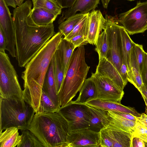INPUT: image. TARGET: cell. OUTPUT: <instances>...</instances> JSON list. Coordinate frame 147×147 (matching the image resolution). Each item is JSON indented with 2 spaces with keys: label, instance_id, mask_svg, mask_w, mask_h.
Masks as SVG:
<instances>
[{
  "label": "cell",
  "instance_id": "10",
  "mask_svg": "<svg viewBox=\"0 0 147 147\" xmlns=\"http://www.w3.org/2000/svg\"><path fill=\"white\" fill-rule=\"evenodd\" d=\"M96 87V99L121 103L124 92L111 80L96 73L90 77Z\"/></svg>",
  "mask_w": 147,
  "mask_h": 147
},
{
  "label": "cell",
  "instance_id": "31",
  "mask_svg": "<svg viewBox=\"0 0 147 147\" xmlns=\"http://www.w3.org/2000/svg\"><path fill=\"white\" fill-rule=\"evenodd\" d=\"M33 8L44 9L58 16L61 12L62 8L56 0H32Z\"/></svg>",
  "mask_w": 147,
  "mask_h": 147
},
{
  "label": "cell",
  "instance_id": "18",
  "mask_svg": "<svg viewBox=\"0 0 147 147\" xmlns=\"http://www.w3.org/2000/svg\"><path fill=\"white\" fill-rule=\"evenodd\" d=\"M88 106L91 113V116L88 128L93 131L99 132L109 123V117L107 111Z\"/></svg>",
  "mask_w": 147,
  "mask_h": 147
},
{
  "label": "cell",
  "instance_id": "3",
  "mask_svg": "<svg viewBox=\"0 0 147 147\" xmlns=\"http://www.w3.org/2000/svg\"><path fill=\"white\" fill-rule=\"evenodd\" d=\"M84 45L77 47L70 59L58 93L60 107L69 103L80 90L90 67L86 63Z\"/></svg>",
  "mask_w": 147,
  "mask_h": 147
},
{
  "label": "cell",
  "instance_id": "14",
  "mask_svg": "<svg viewBox=\"0 0 147 147\" xmlns=\"http://www.w3.org/2000/svg\"><path fill=\"white\" fill-rule=\"evenodd\" d=\"M85 104L105 111L128 113L137 117H140L141 114L138 113L134 108L125 106L121 103L102 99H92L88 101Z\"/></svg>",
  "mask_w": 147,
  "mask_h": 147
},
{
  "label": "cell",
  "instance_id": "43",
  "mask_svg": "<svg viewBox=\"0 0 147 147\" xmlns=\"http://www.w3.org/2000/svg\"><path fill=\"white\" fill-rule=\"evenodd\" d=\"M114 112L117 115L127 120L134 122H136L137 121V119L135 116L131 114L127 113Z\"/></svg>",
  "mask_w": 147,
  "mask_h": 147
},
{
  "label": "cell",
  "instance_id": "13",
  "mask_svg": "<svg viewBox=\"0 0 147 147\" xmlns=\"http://www.w3.org/2000/svg\"><path fill=\"white\" fill-rule=\"evenodd\" d=\"M89 28L87 38L89 43L95 45L99 35L105 28L106 20L99 10H94L89 15Z\"/></svg>",
  "mask_w": 147,
  "mask_h": 147
},
{
  "label": "cell",
  "instance_id": "44",
  "mask_svg": "<svg viewBox=\"0 0 147 147\" xmlns=\"http://www.w3.org/2000/svg\"><path fill=\"white\" fill-rule=\"evenodd\" d=\"M137 120L147 128V115L144 113L141 114L140 117L135 116Z\"/></svg>",
  "mask_w": 147,
  "mask_h": 147
},
{
  "label": "cell",
  "instance_id": "34",
  "mask_svg": "<svg viewBox=\"0 0 147 147\" xmlns=\"http://www.w3.org/2000/svg\"><path fill=\"white\" fill-rule=\"evenodd\" d=\"M132 137H137L147 143V128L137 120Z\"/></svg>",
  "mask_w": 147,
  "mask_h": 147
},
{
  "label": "cell",
  "instance_id": "22",
  "mask_svg": "<svg viewBox=\"0 0 147 147\" xmlns=\"http://www.w3.org/2000/svg\"><path fill=\"white\" fill-rule=\"evenodd\" d=\"M130 65V70L128 76V82L133 85L140 92L144 84L142 80L139 65L136 59L133 45L131 51Z\"/></svg>",
  "mask_w": 147,
  "mask_h": 147
},
{
  "label": "cell",
  "instance_id": "21",
  "mask_svg": "<svg viewBox=\"0 0 147 147\" xmlns=\"http://www.w3.org/2000/svg\"><path fill=\"white\" fill-rule=\"evenodd\" d=\"M105 127L111 138L113 147H131L132 138L131 134L108 126Z\"/></svg>",
  "mask_w": 147,
  "mask_h": 147
},
{
  "label": "cell",
  "instance_id": "23",
  "mask_svg": "<svg viewBox=\"0 0 147 147\" xmlns=\"http://www.w3.org/2000/svg\"><path fill=\"white\" fill-rule=\"evenodd\" d=\"M31 16L33 22L39 26H47L53 24L58 16L41 8H33Z\"/></svg>",
  "mask_w": 147,
  "mask_h": 147
},
{
  "label": "cell",
  "instance_id": "41",
  "mask_svg": "<svg viewBox=\"0 0 147 147\" xmlns=\"http://www.w3.org/2000/svg\"><path fill=\"white\" fill-rule=\"evenodd\" d=\"M59 5L62 8L71 7L76 0H56Z\"/></svg>",
  "mask_w": 147,
  "mask_h": 147
},
{
  "label": "cell",
  "instance_id": "37",
  "mask_svg": "<svg viewBox=\"0 0 147 147\" xmlns=\"http://www.w3.org/2000/svg\"><path fill=\"white\" fill-rule=\"evenodd\" d=\"M69 40L73 44L76 48L88 43L87 38L81 35L76 36Z\"/></svg>",
  "mask_w": 147,
  "mask_h": 147
},
{
  "label": "cell",
  "instance_id": "16",
  "mask_svg": "<svg viewBox=\"0 0 147 147\" xmlns=\"http://www.w3.org/2000/svg\"><path fill=\"white\" fill-rule=\"evenodd\" d=\"M100 0H76L70 7L65 10L58 20L60 24L69 17L76 14L79 11L85 14L94 10L99 4Z\"/></svg>",
  "mask_w": 147,
  "mask_h": 147
},
{
  "label": "cell",
  "instance_id": "42",
  "mask_svg": "<svg viewBox=\"0 0 147 147\" xmlns=\"http://www.w3.org/2000/svg\"><path fill=\"white\" fill-rule=\"evenodd\" d=\"M7 42L5 36L0 27V51H5L6 49Z\"/></svg>",
  "mask_w": 147,
  "mask_h": 147
},
{
  "label": "cell",
  "instance_id": "46",
  "mask_svg": "<svg viewBox=\"0 0 147 147\" xmlns=\"http://www.w3.org/2000/svg\"><path fill=\"white\" fill-rule=\"evenodd\" d=\"M141 94H143L147 98V86L145 84H143L140 92Z\"/></svg>",
  "mask_w": 147,
  "mask_h": 147
},
{
  "label": "cell",
  "instance_id": "8",
  "mask_svg": "<svg viewBox=\"0 0 147 147\" xmlns=\"http://www.w3.org/2000/svg\"><path fill=\"white\" fill-rule=\"evenodd\" d=\"M105 29L107 34L109 49L106 59L111 63L119 74L122 64L121 26L111 17L106 14Z\"/></svg>",
  "mask_w": 147,
  "mask_h": 147
},
{
  "label": "cell",
  "instance_id": "2",
  "mask_svg": "<svg viewBox=\"0 0 147 147\" xmlns=\"http://www.w3.org/2000/svg\"><path fill=\"white\" fill-rule=\"evenodd\" d=\"M44 147H66L69 131L68 122L59 111L35 113L28 129Z\"/></svg>",
  "mask_w": 147,
  "mask_h": 147
},
{
  "label": "cell",
  "instance_id": "36",
  "mask_svg": "<svg viewBox=\"0 0 147 147\" xmlns=\"http://www.w3.org/2000/svg\"><path fill=\"white\" fill-rule=\"evenodd\" d=\"M100 147H113V143L108 132L105 127L100 131Z\"/></svg>",
  "mask_w": 147,
  "mask_h": 147
},
{
  "label": "cell",
  "instance_id": "1",
  "mask_svg": "<svg viewBox=\"0 0 147 147\" xmlns=\"http://www.w3.org/2000/svg\"><path fill=\"white\" fill-rule=\"evenodd\" d=\"M32 5L27 0L13 11L16 57L20 67H24L55 34L53 24L39 26L33 22Z\"/></svg>",
  "mask_w": 147,
  "mask_h": 147
},
{
  "label": "cell",
  "instance_id": "50",
  "mask_svg": "<svg viewBox=\"0 0 147 147\" xmlns=\"http://www.w3.org/2000/svg\"><path fill=\"white\" fill-rule=\"evenodd\" d=\"M128 0V1H134L135 0Z\"/></svg>",
  "mask_w": 147,
  "mask_h": 147
},
{
  "label": "cell",
  "instance_id": "17",
  "mask_svg": "<svg viewBox=\"0 0 147 147\" xmlns=\"http://www.w3.org/2000/svg\"><path fill=\"white\" fill-rule=\"evenodd\" d=\"M42 90L47 94L55 105L59 109L60 106L54 74V56L47 72Z\"/></svg>",
  "mask_w": 147,
  "mask_h": 147
},
{
  "label": "cell",
  "instance_id": "6",
  "mask_svg": "<svg viewBox=\"0 0 147 147\" xmlns=\"http://www.w3.org/2000/svg\"><path fill=\"white\" fill-rule=\"evenodd\" d=\"M0 97L23 98L16 72L5 51H0Z\"/></svg>",
  "mask_w": 147,
  "mask_h": 147
},
{
  "label": "cell",
  "instance_id": "39",
  "mask_svg": "<svg viewBox=\"0 0 147 147\" xmlns=\"http://www.w3.org/2000/svg\"><path fill=\"white\" fill-rule=\"evenodd\" d=\"M119 74L125 86L128 82V70L127 65L124 63H122L120 69Z\"/></svg>",
  "mask_w": 147,
  "mask_h": 147
},
{
  "label": "cell",
  "instance_id": "5",
  "mask_svg": "<svg viewBox=\"0 0 147 147\" xmlns=\"http://www.w3.org/2000/svg\"><path fill=\"white\" fill-rule=\"evenodd\" d=\"M0 131L10 127L28 129L35 112L23 98L0 97Z\"/></svg>",
  "mask_w": 147,
  "mask_h": 147
},
{
  "label": "cell",
  "instance_id": "27",
  "mask_svg": "<svg viewBox=\"0 0 147 147\" xmlns=\"http://www.w3.org/2000/svg\"><path fill=\"white\" fill-rule=\"evenodd\" d=\"M86 13L77 24L72 31L64 38L69 40L74 37L81 35L87 39L89 28V15Z\"/></svg>",
  "mask_w": 147,
  "mask_h": 147
},
{
  "label": "cell",
  "instance_id": "30",
  "mask_svg": "<svg viewBox=\"0 0 147 147\" xmlns=\"http://www.w3.org/2000/svg\"><path fill=\"white\" fill-rule=\"evenodd\" d=\"M22 140L18 147H44L36 136L28 129L22 130Z\"/></svg>",
  "mask_w": 147,
  "mask_h": 147
},
{
  "label": "cell",
  "instance_id": "32",
  "mask_svg": "<svg viewBox=\"0 0 147 147\" xmlns=\"http://www.w3.org/2000/svg\"><path fill=\"white\" fill-rule=\"evenodd\" d=\"M95 45V50L98 53L99 60L106 58L109 47L107 34L105 30L98 36Z\"/></svg>",
  "mask_w": 147,
  "mask_h": 147
},
{
  "label": "cell",
  "instance_id": "24",
  "mask_svg": "<svg viewBox=\"0 0 147 147\" xmlns=\"http://www.w3.org/2000/svg\"><path fill=\"white\" fill-rule=\"evenodd\" d=\"M121 39L122 63L125 64L127 67L128 76L130 72V57L131 51L134 42L130 37L128 33L121 26Z\"/></svg>",
  "mask_w": 147,
  "mask_h": 147
},
{
  "label": "cell",
  "instance_id": "28",
  "mask_svg": "<svg viewBox=\"0 0 147 147\" xmlns=\"http://www.w3.org/2000/svg\"><path fill=\"white\" fill-rule=\"evenodd\" d=\"M85 14L81 13H77L66 19L59 24L58 27L59 31L64 36V37L67 36Z\"/></svg>",
  "mask_w": 147,
  "mask_h": 147
},
{
  "label": "cell",
  "instance_id": "12",
  "mask_svg": "<svg viewBox=\"0 0 147 147\" xmlns=\"http://www.w3.org/2000/svg\"><path fill=\"white\" fill-rule=\"evenodd\" d=\"M66 147H100L99 132L88 128L70 131L66 140Z\"/></svg>",
  "mask_w": 147,
  "mask_h": 147
},
{
  "label": "cell",
  "instance_id": "19",
  "mask_svg": "<svg viewBox=\"0 0 147 147\" xmlns=\"http://www.w3.org/2000/svg\"><path fill=\"white\" fill-rule=\"evenodd\" d=\"M107 113L109 117V123L107 126L132 135L135 128L136 122L127 120L113 111H107Z\"/></svg>",
  "mask_w": 147,
  "mask_h": 147
},
{
  "label": "cell",
  "instance_id": "45",
  "mask_svg": "<svg viewBox=\"0 0 147 147\" xmlns=\"http://www.w3.org/2000/svg\"><path fill=\"white\" fill-rule=\"evenodd\" d=\"M8 6H11L14 8L17 7L15 0H4Z\"/></svg>",
  "mask_w": 147,
  "mask_h": 147
},
{
  "label": "cell",
  "instance_id": "33",
  "mask_svg": "<svg viewBox=\"0 0 147 147\" xmlns=\"http://www.w3.org/2000/svg\"><path fill=\"white\" fill-rule=\"evenodd\" d=\"M59 109L47 94L42 90L40 106L38 111L35 113H43L56 112L58 111Z\"/></svg>",
  "mask_w": 147,
  "mask_h": 147
},
{
  "label": "cell",
  "instance_id": "48",
  "mask_svg": "<svg viewBox=\"0 0 147 147\" xmlns=\"http://www.w3.org/2000/svg\"><path fill=\"white\" fill-rule=\"evenodd\" d=\"M143 99L144 100L145 104L146 105V107L145 108V113L147 115V98H146L144 95L143 94H141Z\"/></svg>",
  "mask_w": 147,
  "mask_h": 147
},
{
  "label": "cell",
  "instance_id": "26",
  "mask_svg": "<svg viewBox=\"0 0 147 147\" xmlns=\"http://www.w3.org/2000/svg\"><path fill=\"white\" fill-rule=\"evenodd\" d=\"M76 48L69 40L62 38L58 47L61 58L64 76L66 72L72 55Z\"/></svg>",
  "mask_w": 147,
  "mask_h": 147
},
{
  "label": "cell",
  "instance_id": "49",
  "mask_svg": "<svg viewBox=\"0 0 147 147\" xmlns=\"http://www.w3.org/2000/svg\"><path fill=\"white\" fill-rule=\"evenodd\" d=\"M24 0H15L17 6L21 5L23 3Z\"/></svg>",
  "mask_w": 147,
  "mask_h": 147
},
{
  "label": "cell",
  "instance_id": "15",
  "mask_svg": "<svg viewBox=\"0 0 147 147\" xmlns=\"http://www.w3.org/2000/svg\"><path fill=\"white\" fill-rule=\"evenodd\" d=\"M95 73L111 80L122 90L125 87L121 77L117 69L105 58L99 60Z\"/></svg>",
  "mask_w": 147,
  "mask_h": 147
},
{
  "label": "cell",
  "instance_id": "7",
  "mask_svg": "<svg viewBox=\"0 0 147 147\" xmlns=\"http://www.w3.org/2000/svg\"><path fill=\"white\" fill-rule=\"evenodd\" d=\"M118 21L129 35L142 33L147 30V1L119 15Z\"/></svg>",
  "mask_w": 147,
  "mask_h": 147
},
{
  "label": "cell",
  "instance_id": "25",
  "mask_svg": "<svg viewBox=\"0 0 147 147\" xmlns=\"http://www.w3.org/2000/svg\"><path fill=\"white\" fill-rule=\"evenodd\" d=\"M96 89L91 77L86 79L80 90L77 99L74 102L85 104L88 101L96 98Z\"/></svg>",
  "mask_w": 147,
  "mask_h": 147
},
{
  "label": "cell",
  "instance_id": "35",
  "mask_svg": "<svg viewBox=\"0 0 147 147\" xmlns=\"http://www.w3.org/2000/svg\"><path fill=\"white\" fill-rule=\"evenodd\" d=\"M133 47L141 73L144 61L145 51L144 50L142 45H141L136 44L134 42Z\"/></svg>",
  "mask_w": 147,
  "mask_h": 147
},
{
  "label": "cell",
  "instance_id": "11",
  "mask_svg": "<svg viewBox=\"0 0 147 147\" xmlns=\"http://www.w3.org/2000/svg\"><path fill=\"white\" fill-rule=\"evenodd\" d=\"M0 27L6 39V50L12 57H16L15 33L13 18L4 0H0Z\"/></svg>",
  "mask_w": 147,
  "mask_h": 147
},
{
  "label": "cell",
  "instance_id": "20",
  "mask_svg": "<svg viewBox=\"0 0 147 147\" xmlns=\"http://www.w3.org/2000/svg\"><path fill=\"white\" fill-rule=\"evenodd\" d=\"M18 130L16 127H10L3 132L0 131V147H18L22 140V136L19 135Z\"/></svg>",
  "mask_w": 147,
  "mask_h": 147
},
{
  "label": "cell",
  "instance_id": "4",
  "mask_svg": "<svg viewBox=\"0 0 147 147\" xmlns=\"http://www.w3.org/2000/svg\"><path fill=\"white\" fill-rule=\"evenodd\" d=\"M63 35L59 31L55 33L26 64L22 75L24 86L32 80L42 92L47 72Z\"/></svg>",
  "mask_w": 147,
  "mask_h": 147
},
{
  "label": "cell",
  "instance_id": "38",
  "mask_svg": "<svg viewBox=\"0 0 147 147\" xmlns=\"http://www.w3.org/2000/svg\"><path fill=\"white\" fill-rule=\"evenodd\" d=\"M141 74L143 84L147 86V53L145 52Z\"/></svg>",
  "mask_w": 147,
  "mask_h": 147
},
{
  "label": "cell",
  "instance_id": "47",
  "mask_svg": "<svg viewBox=\"0 0 147 147\" xmlns=\"http://www.w3.org/2000/svg\"><path fill=\"white\" fill-rule=\"evenodd\" d=\"M110 0H101L103 7L105 8H107L108 5Z\"/></svg>",
  "mask_w": 147,
  "mask_h": 147
},
{
  "label": "cell",
  "instance_id": "9",
  "mask_svg": "<svg viewBox=\"0 0 147 147\" xmlns=\"http://www.w3.org/2000/svg\"><path fill=\"white\" fill-rule=\"evenodd\" d=\"M58 111L67 121L69 131L88 127L91 113L86 104L72 101Z\"/></svg>",
  "mask_w": 147,
  "mask_h": 147
},
{
  "label": "cell",
  "instance_id": "40",
  "mask_svg": "<svg viewBox=\"0 0 147 147\" xmlns=\"http://www.w3.org/2000/svg\"><path fill=\"white\" fill-rule=\"evenodd\" d=\"M131 147H147V143L138 137H133Z\"/></svg>",
  "mask_w": 147,
  "mask_h": 147
},
{
  "label": "cell",
  "instance_id": "29",
  "mask_svg": "<svg viewBox=\"0 0 147 147\" xmlns=\"http://www.w3.org/2000/svg\"><path fill=\"white\" fill-rule=\"evenodd\" d=\"M54 74L58 94L64 78V74L61 56L57 49L54 56Z\"/></svg>",
  "mask_w": 147,
  "mask_h": 147
}]
</instances>
